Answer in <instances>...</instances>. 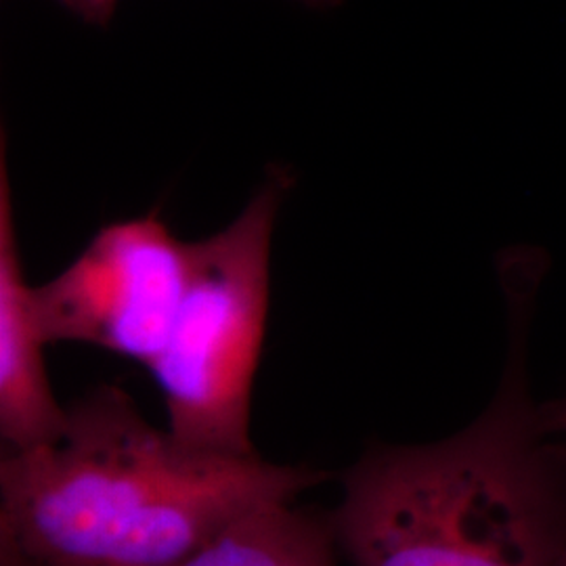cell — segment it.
<instances>
[{
    "instance_id": "1",
    "label": "cell",
    "mask_w": 566,
    "mask_h": 566,
    "mask_svg": "<svg viewBox=\"0 0 566 566\" xmlns=\"http://www.w3.org/2000/svg\"><path fill=\"white\" fill-rule=\"evenodd\" d=\"M547 256L502 252L507 359L500 388L464 430L426 446H376L343 476L329 521L353 566H560L566 441L539 424L528 336Z\"/></svg>"
},
{
    "instance_id": "2",
    "label": "cell",
    "mask_w": 566,
    "mask_h": 566,
    "mask_svg": "<svg viewBox=\"0 0 566 566\" xmlns=\"http://www.w3.org/2000/svg\"><path fill=\"white\" fill-rule=\"evenodd\" d=\"M329 472L181 446L118 386L67 407L49 446L2 453L0 539L42 566H170L254 507Z\"/></svg>"
},
{
    "instance_id": "3",
    "label": "cell",
    "mask_w": 566,
    "mask_h": 566,
    "mask_svg": "<svg viewBox=\"0 0 566 566\" xmlns=\"http://www.w3.org/2000/svg\"><path fill=\"white\" fill-rule=\"evenodd\" d=\"M290 177L277 170L219 233L187 243L189 275L160 355L168 432L219 455L259 453L250 439L252 382L263 353L271 240Z\"/></svg>"
},
{
    "instance_id": "4",
    "label": "cell",
    "mask_w": 566,
    "mask_h": 566,
    "mask_svg": "<svg viewBox=\"0 0 566 566\" xmlns=\"http://www.w3.org/2000/svg\"><path fill=\"white\" fill-rule=\"evenodd\" d=\"M187 275V243L158 214L107 224L60 275L34 285L42 336L149 367L170 334Z\"/></svg>"
},
{
    "instance_id": "5",
    "label": "cell",
    "mask_w": 566,
    "mask_h": 566,
    "mask_svg": "<svg viewBox=\"0 0 566 566\" xmlns=\"http://www.w3.org/2000/svg\"><path fill=\"white\" fill-rule=\"evenodd\" d=\"M34 285L25 282L7 163H0V439L2 453L60 439L67 424L49 382Z\"/></svg>"
},
{
    "instance_id": "6",
    "label": "cell",
    "mask_w": 566,
    "mask_h": 566,
    "mask_svg": "<svg viewBox=\"0 0 566 566\" xmlns=\"http://www.w3.org/2000/svg\"><path fill=\"white\" fill-rule=\"evenodd\" d=\"M329 516L294 502L254 507L170 566H338Z\"/></svg>"
},
{
    "instance_id": "7",
    "label": "cell",
    "mask_w": 566,
    "mask_h": 566,
    "mask_svg": "<svg viewBox=\"0 0 566 566\" xmlns=\"http://www.w3.org/2000/svg\"><path fill=\"white\" fill-rule=\"evenodd\" d=\"M60 2L86 23L107 25L114 18L120 0H60Z\"/></svg>"
},
{
    "instance_id": "8",
    "label": "cell",
    "mask_w": 566,
    "mask_h": 566,
    "mask_svg": "<svg viewBox=\"0 0 566 566\" xmlns=\"http://www.w3.org/2000/svg\"><path fill=\"white\" fill-rule=\"evenodd\" d=\"M539 424L549 437H563L566 441V395L539 403Z\"/></svg>"
},
{
    "instance_id": "9",
    "label": "cell",
    "mask_w": 566,
    "mask_h": 566,
    "mask_svg": "<svg viewBox=\"0 0 566 566\" xmlns=\"http://www.w3.org/2000/svg\"><path fill=\"white\" fill-rule=\"evenodd\" d=\"M0 566H42L7 539H0Z\"/></svg>"
},
{
    "instance_id": "10",
    "label": "cell",
    "mask_w": 566,
    "mask_h": 566,
    "mask_svg": "<svg viewBox=\"0 0 566 566\" xmlns=\"http://www.w3.org/2000/svg\"><path fill=\"white\" fill-rule=\"evenodd\" d=\"M306 2L308 7H332V4H336L338 0H303Z\"/></svg>"
},
{
    "instance_id": "11",
    "label": "cell",
    "mask_w": 566,
    "mask_h": 566,
    "mask_svg": "<svg viewBox=\"0 0 566 566\" xmlns=\"http://www.w3.org/2000/svg\"><path fill=\"white\" fill-rule=\"evenodd\" d=\"M560 566H566V556H565V560H563V563H560Z\"/></svg>"
}]
</instances>
